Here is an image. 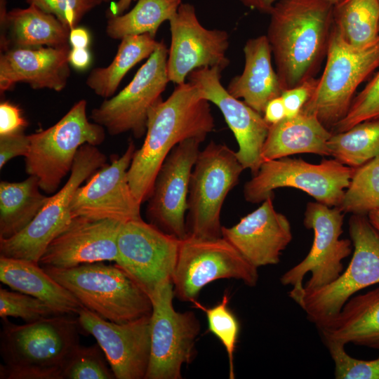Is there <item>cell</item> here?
<instances>
[{
  "label": "cell",
  "instance_id": "obj_6",
  "mask_svg": "<svg viewBox=\"0 0 379 379\" xmlns=\"http://www.w3.org/2000/svg\"><path fill=\"white\" fill-rule=\"evenodd\" d=\"M86 106V101L80 100L56 124L29 135L25 169L29 175L38 178L41 190L48 194L55 193L71 172L83 145L97 146L105 140V128L89 121Z\"/></svg>",
  "mask_w": 379,
  "mask_h": 379
},
{
  "label": "cell",
  "instance_id": "obj_37",
  "mask_svg": "<svg viewBox=\"0 0 379 379\" xmlns=\"http://www.w3.org/2000/svg\"><path fill=\"white\" fill-rule=\"evenodd\" d=\"M62 315L42 300L32 295L0 288V317H18L31 323L51 317Z\"/></svg>",
  "mask_w": 379,
  "mask_h": 379
},
{
  "label": "cell",
  "instance_id": "obj_17",
  "mask_svg": "<svg viewBox=\"0 0 379 379\" xmlns=\"http://www.w3.org/2000/svg\"><path fill=\"white\" fill-rule=\"evenodd\" d=\"M130 140L124 153L114 157L88 178L74 192L70 204L72 217L109 219L121 222L142 219L141 204L130 187L127 172L135 152Z\"/></svg>",
  "mask_w": 379,
  "mask_h": 379
},
{
  "label": "cell",
  "instance_id": "obj_36",
  "mask_svg": "<svg viewBox=\"0 0 379 379\" xmlns=\"http://www.w3.org/2000/svg\"><path fill=\"white\" fill-rule=\"evenodd\" d=\"M115 375L102 349L97 343L80 345L67 360L61 379H114Z\"/></svg>",
  "mask_w": 379,
  "mask_h": 379
},
{
  "label": "cell",
  "instance_id": "obj_39",
  "mask_svg": "<svg viewBox=\"0 0 379 379\" xmlns=\"http://www.w3.org/2000/svg\"><path fill=\"white\" fill-rule=\"evenodd\" d=\"M334 362L336 379H379V357L375 359L362 360L349 355L344 345L324 342Z\"/></svg>",
  "mask_w": 379,
  "mask_h": 379
},
{
  "label": "cell",
  "instance_id": "obj_20",
  "mask_svg": "<svg viewBox=\"0 0 379 379\" xmlns=\"http://www.w3.org/2000/svg\"><path fill=\"white\" fill-rule=\"evenodd\" d=\"M150 316L117 324L84 307L77 319L81 328L96 340L116 379H145L151 350Z\"/></svg>",
  "mask_w": 379,
  "mask_h": 379
},
{
  "label": "cell",
  "instance_id": "obj_32",
  "mask_svg": "<svg viewBox=\"0 0 379 379\" xmlns=\"http://www.w3.org/2000/svg\"><path fill=\"white\" fill-rule=\"evenodd\" d=\"M182 0H138L128 13L109 18L106 33L113 39L149 34L155 38L160 25L177 13Z\"/></svg>",
  "mask_w": 379,
  "mask_h": 379
},
{
  "label": "cell",
  "instance_id": "obj_43",
  "mask_svg": "<svg viewBox=\"0 0 379 379\" xmlns=\"http://www.w3.org/2000/svg\"><path fill=\"white\" fill-rule=\"evenodd\" d=\"M27 124L18 105L8 101L1 102L0 135L22 132Z\"/></svg>",
  "mask_w": 379,
  "mask_h": 379
},
{
  "label": "cell",
  "instance_id": "obj_15",
  "mask_svg": "<svg viewBox=\"0 0 379 379\" xmlns=\"http://www.w3.org/2000/svg\"><path fill=\"white\" fill-rule=\"evenodd\" d=\"M180 242L142 219L122 222L115 262L150 297L160 286L172 281Z\"/></svg>",
  "mask_w": 379,
  "mask_h": 379
},
{
  "label": "cell",
  "instance_id": "obj_27",
  "mask_svg": "<svg viewBox=\"0 0 379 379\" xmlns=\"http://www.w3.org/2000/svg\"><path fill=\"white\" fill-rule=\"evenodd\" d=\"M0 281L13 291L42 300L60 314L77 315L84 307L39 263L0 256Z\"/></svg>",
  "mask_w": 379,
  "mask_h": 379
},
{
  "label": "cell",
  "instance_id": "obj_50",
  "mask_svg": "<svg viewBox=\"0 0 379 379\" xmlns=\"http://www.w3.org/2000/svg\"><path fill=\"white\" fill-rule=\"evenodd\" d=\"M327 1L328 3L331 4V5L334 6L341 1L342 0H324Z\"/></svg>",
  "mask_w": 379,
  "mask_h": 379
},
{
  "label": "cell",
  "instance_id": "obj_34",
  "mask_svg": "<svg viewBox=\"0 0 379 379\" xmlns=\"http://www.w3.org/2000/svg\"><path fill=\"white\" fill-rule=\"evenodd\" d=\"M338 208L344 213L365 215L379 208V157L355 168Z\"/></svg>",
  "mask_w": 379,
  "mask_h": 379
},
{
  "label": "cell",
  "instance_id": "obj_38",
  "mask_svg": "<svg viewBox=\"0 0 379 379\" xmlns=\"http://www.w3.org/2000/svg\"><path fill=\"white\" fill-rule=\"evenodd\" d=\"M376 119H379V71L354 97L347 113L331 132H344L357 124Z\"/></svg>",
  "mask_w": 379,
  "mask_h": 379
},
{
  "label": "cell",
  "instance_id": "obj_19",
  "mask_svg": "<svg viewBox=\"0 0 379 379\" xmlns=\"http://www.w3.org/2000/svg\"><path fill=\"white\" fill-rule=\"evenodd\" d=\"M221 73L218 67H204L192 71L187 79L201 98L220 110L238 143L239 162L254 175L262 163L261 152L270 126L262 114L229 93L221 84Z\"/></svg>",
  "mask_w": 379,
  "mask_h": 379
},
{
  "label": "cell",
  "instance_id": "obj_13",
  "mask_svg": "<svg viewBox=\"0 0 379 379\" xmlns=\"http://www.w3.org/2000/svg\"><path fill=\"white\" fill-rule=\"evenodd\" d=\"M172 281L160 286L150 296L151 350L145 379H181L184 364L194 359L201 326L192 311L177 312Z\"/></svg>",
  "mask_w": 379,
  "mask_h": 379
},
{
  "label": "cell",
  "instance_id": "obj_5",
  "mask_svg": "<svg viewBox=\"0 0 379 379\" xmlns=\"http://www.w3.org/2000/svg\"><path fill=\"white\" fill-rule=\"evenodd\" d=\"M379 67V37L357 48L347 44L333 26L324 70L301 111L315 115L331 131L345 117L359 86Z\"/></svg>",
  "mask_w": 379,
  "mask_h": 379
},
{
  "label": "cell",
  "instance_id": "obj_11",
  "mask_svg": "<svg viewBox=\"0 0 379 379\" xmlns=\"http://www.w3.org/2000/svg\"><path fill=\"white\" fill-rule=\"evenodd\" d=\"M106 156L96 146L83 145L63 187L49 196L44 206L24 230L12 237L0 239V256L39 263L49 244L72 220L70 204L74 192L106 164Z\"/></svg>",
  "mask_w": 379,
  "mask_h": 379
},
{
  "label": "cell",
  "instance_id": "obj_44",
  "mask_svg": "<svg viewBox=\"0 0 379 379\" xmlns=\"http://www.w3.org/2000/svg\"><path fill=\"white\" fill-rule=\"evenodd\" d=\"M262 116L269 126L279 123L286 117V108L281 96L267 102Z\"/></svg>",
  "mask_w": 379,
  "mask_h": 379
},
{
  "label": "cell",
  "instance_id": "obj_14",
  "mask_svg": "<svg viewBox=\"0 0 379 379\" xmlns=\"http://www.w3.org/2000/svg\"><path fill=\"white\" fill-rule=\"evenodd\" d=\"M168 48L163 41L118 94L92 109L90 118L117 135L131 131L135 138L146 133L148 114L161 98L170 81L167 71Z\"/></svg>",
  "mask_w": 379,
  "mask_h": 379
},
{
  "label": "cell",
  "instance_id": "obj_42",
  "mask_svg": "<svg viewBox=\"0 0 379 379\" xmlns=\"http://www.w3.org/2000/svg\"><path fill=\"white\" fill-rule=\"evenodd\" d=\"M29 135L24 131L0 135V168L13 158L27 155L29 148Z\"/></svg>",
  "mask_w": 379,
  "mask_h": 379
},
{
  "label": "cell",
  "instance_id": "obj_7",
  "mask_svg": "<svg viewBox=\"0 0 379 379\" xmlns=\"http://www.w3.org/2000/svg\"><path fill=\"white\" fill-rule=\"evenodd\" d=\"M244 170L236 152L225 144L211 140L199 152L190 175L187 236L222 237L221 209Z\"/></svg>",
  "mask_w": 379,
  "mask_h": 379
},
{
  "label": "cell",
  "instance_id": "obj_46",
  "mask_svg": "<svg viewBox=\"0 0 379 379\" xmlns=\"http://www.w3.org/2000/svg\"><path fill=\"white\" fill-rule=\"evenodd\" d=\"M69 43L72 48H88L90 44L88 31L80 27H76L69 32Z\"/></svg>",
  "mask_w": 379,
  "mask_h": 379
},
{
  "label": "cell",
  "instance_id": "obj_29",
  "mask_svg": "<svg viewBox=\"0 0 379 379\" xmlns=\"http://www.w3.org/2000/svg\"><path fill=\"white\" fill-rule=\"evenodd\" d=\"M33 175L22 182H0V239L12 237L24 230L47 202Z\"/></svg>",
  "mask_w": 379,
  "mask_h": 379
},
{
  "label": "cell",
  "instance_id": "obj_45",
  "mask_svg": "<svg viewBox=\"0 0 379 379\" xmlns=\"http://www.w3.org/2000/svg\"><path fill=\"white\" fill-rule=\"evenodd\" d=\"M68 60L69 65L77 70H84L88 67L91 55L88 48H71Z\"/></svg>",
  "mask_w": 379,
  "mask_h": 379
},
{
  "label": "cell",
  "instance_id": "obj_10",
  "mask_svg": "<svg viewBox=\"0 0 379 379\" xmlns=\"http://www.w3.org/2000/svg\"><path fill=\"white\" fill-rule=\"evenodd\" d=\"M354 170L335 159H323L317 164L288 157L265 161L245 183L244 197L248 202L259 204L274 197V190L278 188L293 187L317 202L338 207Z\"/></svg>",
  "mask_w": 379,
  "mask_h": 379
},
{
  "label": "cell",
  "instance_id": "obj_41",
  "mask_svg": "<svg viewBox=\"0 0 379 379\" xmlns=\"http://www.w3.org/2000/svg\"><path fill=\"white\" fill-rule=\"evenodd\" d=\"M318 82L319 79L312 77L294 88L282 91L281 97L286 108V117H293L300 112L314 93Z\"/></svg>",
  "mask_w": 379,
  "mask_h": 379
},
{
  "label": "cell",
  "instance_id": "obj_24",
  "mask_svg": "<svg viewBox=\"0 0 379 379\" xmlns=\"http://www.w3.org/2000/svg\"><path fill=\"white\" fill-rule=\"evenodd\" d=\"M1 0V53L11 48L60 47L69 44L70 29L56 17L34 5L27 8H6Z\"/></svg>",
  "mask_w": 379,
  "mask_h": 379
},
{
  "label": "cell",
  "instance_id": "obj_26",
  "mask_svg": "<svg viewBox=\"0 0 379 379\" xmlns=\"http://www.w3.org/2000/svg\"><path fill=\"white\" fill-rule=\"evenodd\" d=\"M332 133L315 115L300 111L293 117L270 126L262 148V161L300 153L331 156L328 141Z\"/></svg>",
  "mask_w": 379,
  "mask_h": 379
},
{
  "label": "cell",
  "instance_id": "obj_33",
  "mask_svg": "<svg viewBox=\"0 0 379 379\" xmlns=\"http://www.w3.org/2000/svg\"><path fill=\"white\" fill-rule=\"evenodd\" d=\"M330 155L344 165L357 168L379 157V119L333 133L328 141Z\"/></svg>",
  "mask_w": 379,
  "mask_h": 379
},
{
  "label": "cell",
  "instance_id": "obj_49",
  "mask_svg": "<svg viewBox=\"0 0 379 379\" xmlns=\"http://www.w3.org/2000/svg\"><path fill=\"white\" fill-rule=\"evenodd\" d=\"M367 216L371 225L379 232V208L370 211Z\"/></svg>",
  "mask_w": 379,
  "mask_h": 379
},
{
  "label": "cell",
  "instance_id": "obj_51",
  "mask_svg": "<svg viewBox=\"0 0 379 379\" xmlns=\"http://www.w3.org/2000/svg\"><path fill=\"white\" fill-rule=\"evenodd\" d=\"M379 1V0H378Z\"/></svg>",
  "mask_w": 379,
  "mask_h": 379
},
{
  "label": "cell",
  "instance_id": "obj_25",
  "mask_svg": "<svg viewBox=\"0 0 379 379\" xmlns=\"http://www.w3.org/2000/svg\"><path fill=\"white\" fill-rule=\"evenodd\" d=\"M244 67L226 89L236 98L262 114L267 102L281 96L282 88L272 65V50L266 35L248 39L244 47Z\"/></svg>",
  "mask_w": 379,
  "mask_h": 379
},
{
  "label": "cell",
  "instance_id": "obj_30",
  "mask_svg": "<svg viewBox=\"0 0 379 379\" xmlns=\"http://www.w3.org/2000/svg\"><path fill=\"white\" fill-rule=\"evenodd\" d=\"M159 43L149 34L124 37L112 62L107 67L93 69L86 79V85L96 95L105 99L111 98L126 73L148 58Z\"/></svg>",
  "mask_w": 379,
  "mask_h": 379
},
{
  "label": "cell",
  "instance_id": "obj_23",
  "mask_svg": "<svg viewBox=\"0 0 379 379\" xmlns=\"http://www.w3.org/2000/svg\"><path fill=\"white\" fill-rule=\"evenodd\" d=\"M69 45L37 48H11L0 55V92L11 89L17 83L32 88L60 91L70 76Z\"/></svg>",
  "mask_w": 379,
  "mask_h": 379
},
{
  "label": "cell",
  "instance_id": "obj_31",
  "mask_svg": "<svg viewBox=\"0 0 379 379\" xmlns=\"http://www.w3.org/2000/svg\"><path fill=\"white\" fill-rule=\"evenodd\" d=\"M333 26L351 46L373 44L379 37V1L342 0L333 7Z\"/></svg>",
  "mask_w": 379,
  "mask_h": 379
},
{
  "label": "cell",
  "instance_id": "obj_47",
  "mask_svg": "<svg viewBox=\"0 0 379 379\" xmlns=\"http://www.w3.org/2000/svg\"><path fill=\"white\" fill-rule=\"evenodd\" d=\"M243 5L260 13L270 14L278 0H239Z\"/></svg>",
  "mask_w": 379,
  "mask_h": 379
},
{
  "label": "cell",
  "instance_id": "obj_2",
  "mask_svg": "<svg viewBox=\"0 0 379 379\" xmlns=\"http://www.w3.org/2000/svg\"><path fill=\"white\" fill-rule=\"evenodd\" d=\"M333 6L324 0H278L267 38L282 90L314 77L326 57Z\"/></svg>",
  "mask_w": 379,
  "mask_h": 379
},
{
  "label": "cell",
  "instance_id": "obj_28",
  "mask_svg": "<svg viewBox=\"0 0 379 379\" xmlns=\"http://www.w3.org/2000/svg\"><path fill=\"white\" fill-rule=\"evenodd\" d=\"M319 331L324 342L379 350V286L351 297L338 315Z\"/></svg>",
  "mask_w": 379,
  "mask_h": 379
},
{
  "label": "cell",
  "instance_id": "obj_48",
  "mask_svg": "<svg viewBox=\"0 0 379 379\" xmlns=\"http://www.w3.org/2000/svg\"><path fill=\"white\" fill-rule=\"evenodd\" d=\"M112 0H104V2H108ZM132 0H118L116 3L112 4L107 12L109 18L119 15L123 14L124 11L127 9Z\"/></svg>",
  "mask_w": 379,
  "mask_h": 379
},
{
  "label": "cell",
  "instance_id": "obj_22",
  "mask_svg": "<svg viewBox=\"0 0 379 379\" xmlns=\"http://www.w3.org/2000/svg\"><path fill=\"white\" fill-rule=\"evenodd\" d=\"M273 198L268 197L234 226L222 227V237L257 268L277 265L293 239L291 223L276 211Z\"/></svg>",
  "mask_w": 379,
  "mask_h": 379
},
{
  "label": "cell",
  "instance_id": "obj_16",
  "mask_svg": "<svg viewBox=\"0 0 379 379\" xmlns=\"http://www.w3.org/2000/svg\"><path fill=\"white\" fill-rule=\"evenodd\" d=\"M201 142L189 138L171 150L157 173L147 200L146 215L149 223L180 240L187 237L190 175Z\"/></svg>",
  "mask_w": 379,
  "mask_h": 379
},
{
  "label": "cell",
  "instance_id": "obj_35",
  "mask_svg": "<svg viewBox=\"0 0 379 379\" xmlns=\"http://www.w3.org/2000/svg\"><path fill=\"white\" fill-rule=\"evenodd\" d=\"M230 297L225 293L216 305L207 307L197 300L192 302L195 307L206 315L208 330L214 334L225 348L229 361V378H235L234 354L239 333V324L229 308Z\"/></svg>",
  "mask_w": 379,
  "mask_h": 379
},
{
  "label": "cell",
  "instance_id": "obj_21",
  "mask_svg": "<svg viewBox=\"0 0 379 379\" xmlns=\"http://www.w3.org/2000/svg\"><path fill=\"white\" fill-rule=\"evenodd\" d=\"M121 222L75 217L47 246L39 264L71 268L84 264L115 262Z\"/></svg>",
  "mask_w": 379,
  "mask_h": 379
},
{
  "label": "cell",
  "instance_id": "obj_12",
  "mask_svg": "<svg viewBox=\"0 0 379 379\" xmlns=\"http://www.w3.org/2000/svg\"><path fill=\"white\" fill-rule=\"evenodd\" d=\"M220 279H235L250 287L258 281L252 265L225 238L201 239L187 236L180 240L172 282L181 301L196 300L201 289Z\"/></svg>",
  "mask_w": 379,
  "mask_h": 379
},
{
  "label": "cell",
  "instance_id": "obj_4",
  "mask_svg": "<svg viewBox=\"0 0 379 379\" xmlns=\"http://www.w3.org/2000/svg\"><path fill=\"white\" fill-rule=\"evenodd\" d=\"M42 267L85 308L104 319L124 324L152 314L149 295L116 264L98 262L71 268Z\"/></svg>",
  "mask_w": 379,
  "mask_h": 379
},
{
  "label": "cell",
  "instance_id": "obj_3",
  "mask_svg": "<svg viewBox=\"0 0 379 379\" xmlns=\"http://www.w3.org/2000/svg\"><path fill=\"white\" fill-rule=\"evenodd\" d=\"M62 314L22 325L3 319L0 352L1 379H61L79 345L77 318Z\"/></svg>",
  "mask_w": 379,
  "mask_h": 379
},
{
  "label": "cell",
  "instance_id": "obj_18",
  "mask_svg": "<svg viewBox=\"0 0 379 379\" xmlns=\"http://www.w3.org/2000/svg\"><path fill=\"white\" fill-rule=\"evenodd\" d=\"M169 23L167 71L170 81L176 85L185 83L188 74L197 68L215 67L222 72L229 66L226 56L228 33L203 27L192 4L182 3Z\"/></svg>",
  "mask_w": 379,
  "mask_h": 379
},
{
  "label": "cell",
  "instance_id": "obj_40",
  "mask_svg": "<svg viewBox=\"0 0 379 379\" xmlns=\"http://www.w3.org/2000/svg\"><path fill=\"white\" fill-rule=\"evenodd\" d=\"M43 11L56 17L72 29L77 27L84 16L104 2V0H25Z\"/></svg>",
  "mask_w": 379,
  "mask_h": 379
},
{
  "label": "cell",
  "instance_id": "obj_9",
  "mask_svg": "<svg viewBox=\"0 0 379 379\" xmlns=\"http://www.w3.org/2000/svg\"><path fill=\"white\" fill-rule=\"evenodd\" d=\"M349 234L354 248L347 269L332 283L305 293L299 306L320 330L357 292L379 284V232L365 215H352Z\"/></svg>",
  "mask_w": 379,
  "mask_h": 379
},
{
  "label": "cell",
  "instance_id": "obj_8",
  "mask_svg": "<svg viewBox=\"0 0 379 379\" xmlns=\"http://www.w3.org/2000/svg\"><path fill=\"white\" fill-rule=\"evenodd\" d=\"M344 214L338 207L307 203L303 224L314 232L311 249L280 278L282 285L293 287L288 295L298 305L305 293L332 283L343 272V260L352 251V241L340 239Z\"/></svg>",
  "mask_w": 379,
  "mask_h": 379
},
{
  "label": "cell",
  "instance_id": "obj_1",
  "mask_svg": "<svg viewBox=\"0 0 379 379\" xmlns=\"http://www.w3.org/2000/svg\"><path fill=\"white\" fill-rule=\"evenodd\" d=\"M214 127L209 102L188 81L177 85L166 100H159L149 112L144 142L127 172L138 202L148 200L161 166L177 145L189 138L203 142Z\"/></svg>",
  "mask_w": 379,
  "mask_h": 379
}]
</instances>
